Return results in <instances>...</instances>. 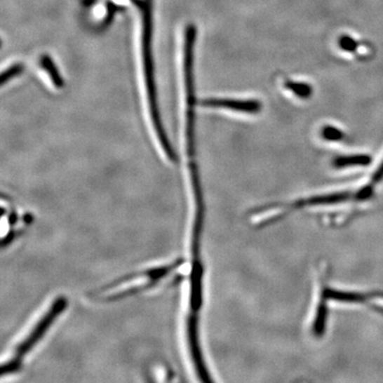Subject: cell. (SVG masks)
<instances>
[{
	"mask_svg": "<svg viewBox=\"0 0 383 383\" xmlns=\"http://www.w3.org/2000/svg\"><path fill=\"white\" fill-rule=\"evenodd\" d=\"M184 259L178 258L163 264L154 265L127 274L93 291L90 297L100 304H113L152 291L184 269Z\"/></svg>",
	"mask_w": 383,
	"mask_h": 383,
	"instance_id": "cell-1",
	"label": "cell"
},
{
	"mask_svg": "<svg viewBox=\"0 0 383 383\" xmlns=\"http://www.w3.org/2000/svg\"><path fill=\"white\" fill-rule=\"evenodd\" d=\"M69 300L65 296L58 295L47 304L46 308L36 317L34 324L12 346L10 353L6 356L1 364V378H7L18 374L24 368L29 356L42 343L49 331L53 328L58 319L65 313Z\"/></svg>",
	"mask_w": 383,
	"mask_h": 383,
	"instance_id": "cell-2",
	"label": "cell"
},
{
	"mask_svg": "<svg viewBox=\"0 0 383 383\" xmlns=\"http://www.w3.org/2000/svg\"><path fill=\"white\" fill-rule=\"evenodd\" d=\"M27 224V216L20 213V210L8 199L3 197V217H1V241L3 246L11 244L18 238L20 231H22Z\"/></svg>",
	"mask_w": 383,
	"mask_h": 383,
	"instance_id": "cell-3",
	"label": "cell"
},
{
	"mask_svg": "<svg viewBox=\"0 0 383 383\" xmlns=\"http://www.w3.org/2000/svg\"><path fill=\"white\" fill-rule=\"evenodd\" d=\"M201 105L208 108L228 109V110L247 113V114H255L260 112L262 109V105L258 100H229V98H209V100H203Z\"/></svg>",
	"mask_w": 383,
	"mask_h": 383,
	"instance_id": "cell-4",
	"label": "cell"
},
{
	"mask_svg": "<svg viewBox=\"0 0 383 383\" xmlns=\"http://www.w3.org/2000/svg\"><path fill=\"white\" fill-rule=\"evenodd\" d=\"M372 162L368 154H353V156H339L333 159L332 166L335 170L356 168V166H368Z\"/></svg>",
	"mask_w": 383,
	"mask_h": 383,
	"instance_id": "cell-5",
	"label": "cell"
},
{
	"mask_svg": "<svg viewBox=\"0 0 383 383\" xmlns=\"http://www.w3.org/2000/svg\"><path fill=\"white\" fill-rule=\"evenodd\" d=\"M383 182V161L379 164L377 170L372 173L370 180L364 184L360 185V189L363 192V194L368 199H374L377 195V191L379 189V184Z\"/></svg>",
	"mask_w": 383,
	"mask_h": 383,
	"instance_id": "cell-6",
	"label": "cell"
},
{
	"mask_svg": "<svg viewBox=\"0 0 383 383\" xmlns=\"http://www.w3.org/2000/svg\"><path fill=\"white\" fill-rule=\"evenodd\" d=\"M40 65L45 69L47 74H48L49 78L53 81V86L55 88H62L63 86V80H62L61 75H60L59 71H58L57 67L53 63V59L48 55H43L41 57Z\"/></svg>",
	"mask_w": 383,
	"mask_h": 383,
	"instance_id": "cell-7",
	"label": "cell"
},
{
	"mask_svg": "<svg viewBox=\"0 0 383 383\" xmlns=\"http://www.w3.org/2000/svg\"><path fill=\"white\" fill-rule=\"evenodd\" d=\"M285 88H289L300 98H309L313 92L312 86L309 83H304V82H286Z\"/></svg>",
	"mask_w": 383,
	"mask_h": 383,
	"instance_id": "cell-8",
	"label": "cell"
},
{
	"mask_svg": "<svg viewBox=\"0 0 383 383\" xmlns=\"http://www.w3.org/2000/svg\"><path fill=\"white\" fill-rule=\"evenodd\" d=\"M321 135H322L323 139L329 142L340 141V140L344 137L343 131L340 130L337 127H333V126H325V127H323Z\"/></svg>",
	"mask_w": 383,
	"mask_h": 383,
	"instance_id": "cell-9",
	"label": "cell"
},
{
	"mask_svg": "<svg viewBox=\"0 0 383 383\" xmlns=\"http://www.w3.org/2000/svg\"><path fill=\"white\" fill-rule=\"evenodd\" d=\"M22 71H24V67L20 63H15L8 67L1 75V86H5L7 82L11 81L14 77H18V75L22 73Z\"/></svg>",
	"mask_w": 383,
	"mask_h": 383,
	"instance_id": "cell-10",
	"label": "cell"
},
{
	"mask_svg": "<svg viewBox=\"0 0 383 383\" xmlns=\"http://www.w3.org/2000/svg\"><path fill=\"white\" fill-rule=\"evenodd\" d=\"M339 46L341 47L343 51H348V53H354L356 49L358 48V43L350 36H344L340 38Z\"/></svg>",
	"mask_w": 383,
	"mask_h": 383,
	"instance_id": "cell-11",
	"label": "cell"
}]
</instances>
